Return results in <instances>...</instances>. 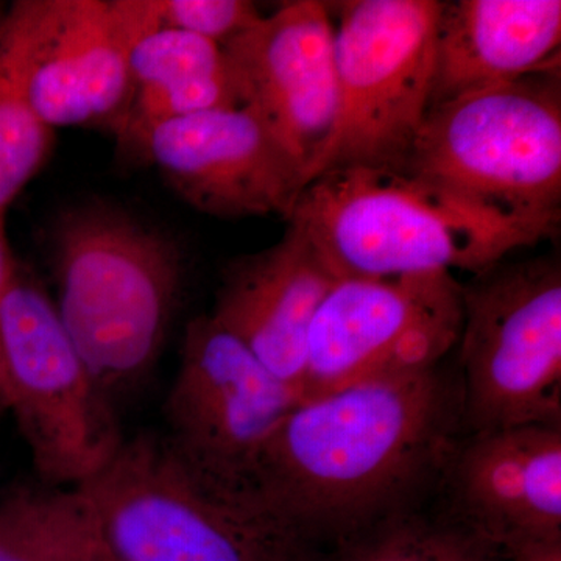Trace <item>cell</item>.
Wrapping results in <instances>:
<instances>
[{
  "label": "cell",
  "mask_w": 561,
  "mask_h": 561,
  "mask_svg": "<svg viewBox=\"0 0 561 561\" xmlns=\"http://www.w3.org/2000/svg\"><path fill=\"white\" fill-rule=\"evenodd\" d=\"M463 434L457 365L309 398L265 443L251 502L330 553L387 519L430 507Z\"/></svg>",
  "instance_id": "obj_1"
},
{
  "label": "cell",
  "mask_w": 561,
  "mask_h": 561,
  "mask_svg": "<svg viewBox=\"0 0 561 561\" xmlns=\"http://www.w3.org/2000/svg\"><path fill=\"white\" fill-rule=\"evenodd\" d=\"M287 221L311 238L341 279L478 273L553 234L413 173L379 168L320 173Z\"/></svg>",
  "instance_id": "obj_2"
},
{
  "label": "cell",
  "mask_w": 561,
  "mask_h": 561,
  "mask_svg": "<svg viewBox=\"0 0 561 561\" xmlns=\"http://www.w3.org/2000/svg\"><path fill=\"white\" fill-rule=\"evenodd\" d=\"M62 327L111 398L160 356L184 283L173 239L106 205L66 210L51 234Z\"/></svg>",
  "instance_id": "obj_3"
},
{
  "label": "cell",
  "mask_w": 561,
  "mask_h": 561,
  "mask_svg": "<svg viewBox=\"0 0 561 561\" xmlns=\"http://www.w3.org/2000/svg\"><path fill=\"white\" fill-rule=\"evenodd\" d=\"M405 172L508 219L556 232L560 66L431 106Z\"/></svg>",
  "instance_id": "obj_4"
},
{
  "label": "cell",
  "mask_w": 561,
  "mask_h": 561,
  "mask_svg": "<svg viewBox=\"0 0 561 561\" xmlns=\"http://www.w3.org/2000/svg\"><path fill=\"white\" fill-rule=\"evenodd\" d=\"M77 489L119 561H328L267 513L203 486L158 434L124 440Z\"/></svg>",
  "instance_id": "obj_5"
},
{
  "label": "cell",
  "mask_w": 561,
  "mask_h": 561,
  "mask_svg": "<svg viewBox=\"0 0 561 561\" xmlns=\"http://www.w3.org/2000/svg\"><path fill=\"white\" fill-rule=\"evenodd\" d=\"M465 434L561 426V265L496 262L461 284Z\"/></svg>",
  "instance_id": "obj_6"
},
{
  "label": "cell",
  "mask_w": 561,
  "mask_h": 561,
  "mask_svg": "<svg viewBox=\"0 0 561 561\" xmlns=\"http://www.w3.org/2000/svg\"><path fill=\"white\" fill-rule=\"evenodd\" d=\"M337 114L306 184L339 168L405 171L431 105L437 0L339 2Z\"/></svg>",
  "instance_id": "obj_7"
},
{
  "label": "cell",
  "mask_w": 561,
  "mask_h": 561,
  "mask_svg": "<svg viewBox=\"0 0 561 561\" xmlns=\"http://www.w3.org/2000/svg\"><path fill=\"white\" fill-rule=\"evenodd\" d=\"M0 350L33 465L47 485L77 489L119 451L113 398L62 327L55 302L18 267L0 308Z\"/></svg>",
  "instance_id": "obj_8"
},
{
  "label": "cell",
  "mask_w": 561,
  "mask_h": 561,
  "mask_svg": "<svg viewBox=\"0 0 561 561\" xmlns=\"http://www.w3.org/2000/svg\"><path fill=\"white\" fill-rule=\"evenodd\" d=\"M301 401L294 387L276 378L243 343L203 313L184 331L179 371L164 402L161 437L203 486L254 507L250 485L262 449Z\"/></svg>",
  "instance_id": "obj_9"
},
{
  "label": "cell",
  "mask_w": 561,
  "mask_h": 561,
  "mask_svg": "<svg viewBox=\"0 0 561 561\" xmlns=\"http://www.w3.org/2000/svg\"><path fill=\"white\" fill-rule=\"evenodd\" d=\"M461 323V284L451 272L341 279L309 330L302 400L438 367Z\"/></svg>",
  "instance_id": "obj_10"
},
{
  "label": "cell",
  "mask_w": 561,
  "mask_h": 561,
  "mask_svg": "<svg viewBox=\"0 0 561 561\" xmlns=\"http://www.w3.org/2000/svg\"><path fill=\"white\" fill-rule=\"evenodd\" d=\"M25 95L51 130L116 133L133 98L130 36L113 0H21L5 11Z\"/></svg>",
  "instance_id": "obj_11"
},
{
  "label": "cell",
  "mask_w": 561,
  "mask_h": 561,
  "mask_svg": "<svg viewBox=\"0 0 561 561\" xmlns=\"http://www.w3.org/2000/svg\"><path fill=\"white\" fill-rule=\"evenodd\" d=\"M135 157L154 165L191 208L219 219L289 220L306 187L300 162L249 106L157 125Z\"/></svg>",
  "instance_id": "obj_12"
},
{
  "label": "cell",
  "mask_w": 561,
  "mask_h": 561,
  "mask_svg": "<svg viewBox=\"0 0 561 561\" xmlns=\"http://www.w3.org/2000/svg\"><path fill=\"white\" fill-rule=\"evenodd\" d=\"M427 508L502 557L561 538V426L461 435Z\"/></svg>",
  "instance_id": "obj_13"
},
{
  "label": "cell",
  "mask_w": 561,
  "mask_h": 561,
  "mask_svg": "<svg viewBox=\"0 0 561 561\" xmlns=\"http://www.w3.org/2000/svg\"><path fill=\"white\" fill-rule=\"evenodd\" d=\"M243 106L267 125L306 172L337 114L335 27L319 0L283 3L225 44Z\"/></svg>",
  "instance_id": "obj_14"
},
{
  "label": "cell",
  "mask_w": 561,
  "mask_h": 561,
  "mask_svg": "<svg viewBox=\"0 0 561 561\" xmlns=\"http://www.w3.org/2000/svg\"><path fill=\"white\" fill-rule=\"evenodd\" d=\"M287 224L275 245L228 262L209 316L301 394L313 317L341 278L311 238Z\"/></svg>",
  "instance_id": "obj_15"
},
{
  "label": "cell",
  "mask_w": 561,
  "mask_h": 561,
  "mask_svg": "<svg viewBox=\"0 0 561 561\" xmlns=\"http://www.w3.org/2000/svg\"><path fill=\"white\" fill-rule=\"evenodd\" d=\"M560 0L442 2L431 106L560 66Z\"/></svg>",
  "instance_id": "obj_16"
},
{
  "label": "cell",
  "mask_w": 561,
  "mask_h": 561,
  "mask_svg": "<svg viewBox=\"0 0 561 561\" xmlns=\"http://www.w3.org/2000/svg\"><path fill=\"white\" fill-rule=\"evenodd\" d=\"M0 561H119L80 489L16 486L0 496Z\"/></svg>",
  "instance_id": "obj_17"
},
{
  "label": "cell",
  "mask_w": 561,
  "mask_h": 561,
  "mask_svg": "<svg viewBox=\"0 0 561 561\" xmlns=\"http://www.w3.org/2000/svg\"><path fill=\"white\" fill-rule=\"evenodd\" d=\"M5 18V16H3ZM55 130L32 108L24 90L20 46L0 25V220L49 158Z\"/></svg>",
  "instance_id": "obj_18"
},
{
  "label": "cell",
  "mask_w": 561,
  "mask_h": 561,
  "mask_svg": "<svg viewBox=\"0 0 561 561\" xmlns=\"http://www.w3.org/2000/svg\"><path fill=\"white\" fill-rule=\"evenodd\" d=\"M328 561H504L470 531L423 508L387 519L328 553Z\"/></svg>",
  "instance_id": "obj_19"
},
{
  "label": "cell",
  "mask_w": 561,
  "mask_h": 561,
  "mask_svg": "<svg viewBox=\"0 0 561 561\" xmlns=\"http://www.w3.org/2000/svg\"><path fill=\"white\" fill-rule=\"evenodd\" d=\"M128 65L133 92L232 72L230 58L219 44L168 27L136 41Z\"/></svg>",
  "instance_id": "obj_20"
},
{
  "label": "cell",
  "mask_w": 561,
  "mask_h": 561,
  "mask_svg": "<svg viewBox=\"0 0 561 561\" xmlns=\"http://www.w3.org/2000/svg\"><path fill=\"white\" fill-rule=\"evenodd\" d=\"M158 28L192 33L224 47L253 27L262 14L247 0H151Z\"/></svg>",
  "instance_id": "obj_21"
},
{
  "label": "cell",
  "mask_w": 561,
  "mask_h": 561,
  "mask_svg": "<svg viewBox=\"0 0 561 561\" xmlns=\"http://www.w3.org/2000/svg\"><path fill=\"white\" fill-rule=\"evenodd\" d=\"M18 271L16 261L11 254L9 241L5 236V220H0V308L3 297L9 289L11 279ZM10 386L7 378L5 365H3L2 350H0V409H9Z\"/></svg>",
  "instance_id": "obj_22"
},
{
  "label": "cell",
  "mask_w": 561,
  "mask_h": 561,
  "mask_svg": "<svg viewBox=\"0 0 561 561\" xmlns=\"http://www.w3.org/2000/svg\"><path fill=\"white\" fill-rule=\"evenodd\" d=\"M504 561H561V538L527 542L504 556Z\"/></svg>",
  "instance_id": "obj_23"
},
{
  "label": "cell",
  "mask_w": 561,
  "mask_h": 561,
  "mask_svg": "<svg viewBox=\"0 0 561 561\" xmlns=\"http://www.w3.org/2000/svg\"><path fill=\"white\" fill-rule=\"evenodd\" d=\"M5 7H0V25H2L3 16H5Z\"/></svg>",
  "instance_id": "obj_24"
}]
</instances>
